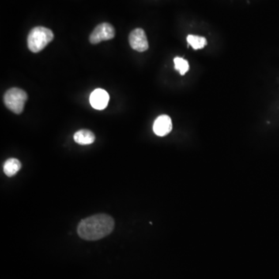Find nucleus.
<instances>
[{"label":"nucleus","instance_id":"obj_1","mask_svg":"<svg viewBox=\"0 0 279 279\" xmlns=\"http://www.w3.org/2000/svg\"><path fill=\"white\" fill-rule=\"evenodd\" d=\"M114 225V219L109 215H94L80 222L77 232L85 240H97L111 234Z\"/></svg>","mask_w":279,"mask_h":279},{"label":"nucleus","instance_id":"obj_2","mask_svg":"<svg viewBox=\"0 0 279 279\" xmlns=\"http://www.w3.org/2000/svg\"><path fill=\"white\" fill-rule=\"evenodd\" d=\"M54 39V34L46 27L33 28L27 37V46L32 52H40Z\"/></svg>","mask_w":279,"mask_h":279},{"label":"nucleus","instance_id":"obj_3","mask_svg":"<svg viewBox=\"0 0 279 279\" xmlns=\"http://www.w3.org/2000/svg\"><path fill=\"white\" fill-rule=\"evenodd\" d=\"M27 98L25 91L21 88H12L4 95V103L11 111L14 114H20L24 111Z\"/></svg>","mask_w":279,"mask_h":279},{"label":"nucleus","instance_id":"obj_4","mask_svg":"<svg viewBox=\"0 0 279 279\" xmlns=\"http://www.w3.org/2000/svg\"><path fill=\"white\" fill-rule=\"evenodd\" d=\"M114 27L108 23H103L94 29L89 37V40L93 44L100 43L104 40H111L115 37Z\"/></svg>","mask_w":279,"mask_h":279},{"label":"nucleus","instance_id":"obj_5","mask_svg":"<svg viewBox=\"0 0 279 279\" xmlns=\"http://www.w3.org/2000/svg\"><path fill=\"white\" fill-rule=\"evenodd\" d=\"M129 41L132 48L139 52L147 51L149 47L146 34L141 28H137L130 33Z\"/></svg>","mask_w":279,"mask_h":279},{"label":"nucleus","instance_id":"obj_6","mask_svg":"<svg viewBox=\"0 0 279 279\" xmlns=\"http://www.w3.org/2000/svg\"><path fill=\"white\" fill-rule=\"evenodd\" d=\"M110 101L108 92L102 88H97L94 90L89 97L91 106L98 110H104Z\"/></svg>","mask_w":279,"mask_h":279},{"label":"nucleus","instance_id":"obj_7","mask_svg":"<svg viewBox=\"0 0 279 279\" xmlns=\"http://www.w3.org/2000/svg\"><path fill=\"white\" fill-rule=\"evenodd\" d=\"M172 130V122L171 118L167 115H161L158 117L154 122L153 130L156 135L164 137Z\"/></svg>","mask_w":279,"mask_h":279},{"label":"nucleus","instance_id":"obj_8","mask_svg":"<svg viewBox=\"0 0 279 279\" xmlns=\"http://www.w3.org/2000/svg\"><path fill=\"white\" fill-rule=\"evenodd\" d=\"M74 140L80 145H88L95 141L96 137L90 130H80L75 133Z\"/></svg>","mask_w":279,"mask_h":279},{"label":"nucleus","instance_id":"obj_9","mask_svg":"<svg viewBox=\"0 0 279 279\" xmlns=\"http://www.w3.org/2000/svg\"><path fill=\"white\" fill-rule=\"evenodd\" d=\"M21 167V163L18 159H9L4 164L3 171L8 177L14 176Z\"/></svg>","mask_w":279,"mask_h":279},{"label":"nucleus","instance_id":"obj_10","mask_svg":"<svg viewBox=\"0 0 279 279\" xmlns=\"http://www.w3.org/2000/svg\"><path fill=\"white\" fill-rule=\"evenodd\" d=\"M187 41L189 45L191 46L195 50L203 48L207 43L205 38L196 36V35H189L187 37Z\"/></svg>","mask_w":279,"mask_h":279},{"label":"nucleus","instance_id":"obj_11","mask_svg":"<svg viewBox=\"0 0 279 279\" xmlns=\"http://www.w3.org/2000/svg\"><path fill=\"white\" fill-rule=\"evenodd\" d=\"M174 63H175V70L180 72V74L182 76H184L189 71V62L186 60L184 59V58L176 57L174 59Z\"/></svg>","mask_w":279,"mask_h":279}]
</instances>
